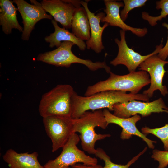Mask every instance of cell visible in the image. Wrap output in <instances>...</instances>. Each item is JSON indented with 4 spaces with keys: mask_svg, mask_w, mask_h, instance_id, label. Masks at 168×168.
Segmentation results:
<instances>
[{
    "mask_svg": "<svg viewBox=\"0 0 168 168\" xmlns=\"http://www.w3.org/2000/svg\"><path fill=\"white\" fill-rule=\"evenodd\" d=\"M149 98L143 94H132L121 91H105L89 96H80L75 92L72 98L71 117L72 119L79 118L90 110L107 109L113 111V105L115 104L133 100L149 102Z\"/></svg>",
    "mask_w": 168,
    "mask_h": 168,
    "instance_id": "cell-1",
    "label": "cell"
},
{
    "mask_svg": "<svg viewBox=\"0 0 168 168\" xmlns=\"http://www.w3.org/2000/svg\"><path fill=\"white\" fill-rule=\"evenodd\" d=\"M109 73L110 76L106 80L89 86L84 96H89L107 91H129L130 94H136L143 87L150 83L149 74L143 70L131 72L123 75L115 74L111 71Z\"/></svg>",
    "mask_w": 168,
    "mask_h": 168,
    "instance_id": "cell-2",
    "label": "cell"
},
{
    "mask_svg": "<svg viewBox=\"0 0 168 168\" xmlns=\"http://www.w3.org/2000/svg\"><path fill=\"white\" fill-rule=\"evenodd\" d=\"M73 133L78 132L82 149L90 154L95 155L96 149L95 144L98 141L110 137L109 134L96 133V127L105 129L108 125L101 110L94 111H88L79 118L73 119Z\"/></svg>",
    "mask_w": 168,
    "mask_h": 168,
    "instance_id": "cell-3",
    "label": "cell"
},
{
    "mask_svg": "<svg viewBox=\"0 0 168 168\" xmlns=\"http://www.w3.org/2000/svg\"><path fill=\"white\" fill-rule=\"evenodd\" d=\"M75 91L68 84H59L42 96L38 110L43 118L53 116L71 117L72 98Z\"/></svg>",
    "mask_w": 168,
    "mask_h": 168,
    "instance_id": "cell-4",
    "label": "cell"
},
{
    "mask_svg": "<svg viewBox=\"0 0 168 168\" xmlns=\"http://www.w3.org/2000/svg\"><path fill=\"white\" fill-rule=\"evenodd\" d=\"M75 44L70 41H64L57 49L51 51L40 53L37 58L38 61L57 67H69L75 63L82 64L91 71H94L103 68L106 70L108 66L105 61L93 62L89 59L78 57L72 52V48Z\"/></svg>",
    "mask_w": 168,
    "mask_h": 168,
    "instance_id": "cell-5",
    "label": "cell"
},
{
    "mask_svg": "<svg viewBox=\"0 0 168 168\" xmlns=\"http://www.w3.org/2000/svg\"><path fill=\"white\" fill-rule=\"evenodd\" d=\"M80 141L79 136L73 133L62 147L59 155L54 159L49 160L43 166L44 168H68L79 163L88 166L97 164L96 158L86 155L78 148L77 145Z\"/></svg>",
    "mask_w": 168,
    "mask_h": 168,
    "instance_id": "cell-6",
    "label": "cell"
},
{
    "mask_svg": "<svg viewBox=\"0 0 168 168\" xmlns=\"http://www.w3.org/2000/svg\"><path fill=\"white\" fill-rule=\"evenodd\" d=\"M73 122L71 117L53 116L43 118L46 132L52 142V152L62 148L73 133Z\"/></svg>",
    "mask_w": 168,
    "mask_h": 168,
    "instance_id": "cell-7",
    "label": "cell"
},
{
    "mask_svg": "<svg viewBox=\"0 0 168 168\" xmlns=\"http://www.w3.org/2000/svg\"><path fill=\"white\" fill-rule=\"evenodd\" d=\"M113 114L118 117L128 118L138 114L142 117L150 115L152 113L165 112L168 113V107L162 98L153 101L142 102L133 100L113 105Z\"/></svg>",
    "mask_w": 168,
    "mask_h": 168,
    "instance_id": "cell-8",
    "label": "cell"
},
{
    "mask_svg": "<svg viewBox=\"0 0 168 168\" xmlns=\"http://www.w3.org/2000/svg\"><path fill=\"white\" fill-rule=\"evenodd\" d=\"M168 64V61L164 60L155 54L149 57L139 66V70L147 72L150 79V85L147 90L144 91L142 94L147 95L149 98L153 96L154 91L159 90L161 94L165 96L168 94L166 86L162 84V80L166 72L164 66Z\"/></svg>",
    "mask_w": 168,
    "mask_h": 168,
    "instance_id": "cell-9",
    "label": "cell"
},
{
    "mask_svg": "<svg viewBox=\"0 0 168 168\" xmlns=\"http://www.w3.org/2000/svg\"><path fill=\"white\" fill-rule=\"evenodd\" d=\"M119 32L120 40L117 38L114 39L118 48V53L116 57L110 61V64L114 66L120 64L124 65L130 72L135 71L141 63L152 55L157 54L163 46L161 43L156 46L155 49L151 53L142 55L128 46L125 40V31L121 30Z\"/></svg>",
    "mask_w": 168,
    "mask_h": 168,
    "instance_id": "cell-10",
    "label": "cell"
},
{
    "mask_svg": "<svg viewBox=\"0 0 168 168\" xmlns=\"http://www.w3.org/2000/svg\"><path fill=\"white\" fill-rule=\"evenodd\" d=\"M30 1L32 4L24 0L13 1L17 5L22 19L24 28L21 39L24 40H29L31 33L38 22L42 19L52 20L53 18L52 16L46 13L41 3L34 0Z\"/></svg>",
    "mask_w": 168,
    "mask_h": 168,
    "instance_id": "cell-11",
    "label": "cell"
},
{
    "mask_svg": "<svg viewBox=\"0 0 168 168\" xmlns=\"http://www.w3.org/2000/svg\"><path fill=\"white\" fill-rule=\"evenodd\" d=\"M80 0H43L41 4L43 9L49 13L63 28L70 29L74 14L80 7Z\"/></svg>",
    "mask_w": 168,
    "mask_h": 168,
    "instance_id": "cell-12",
    "label": "cell"
},
{
    "mask_svg": "<svg viewBox=\"0 0 168 168\" xmlns=\"http://www.w3.org/2000/svg\"><path fill=\"white\" fill-rule=\"evenodd\" d=\"M103 111L108 125L110 124H114L122 128L120 134L121 139H129L132 135H135L142 138L150 148L154 149L155 147L153 143H156V141L148 138L147 135L141 133L136 126V123L141 119L139 115L136 114L128 118H122L114 115L107 109H104Z\"/></svg>",
    "mask_w": 168,
    "mask_h": 168,
    "instance_id": "cell-13",
    "label": "cell"
},
{
    "mask_svg": "<svg viewBox=\"0 0 168 168\" xmlns=\"http://www.w3.org/2000/svg\"><path fill=\"white\" fill-rule=\"evenodd\" d=\"M105 8L104 10L106 14L101 19V22L106 23L109 25L118 27L122 30L129 31L139 37H142L147 34L148 30L146 28H137L128 25L124 22L120 16L119 9L124 6V3L114 0L104 1Z\"/></svg>",
    "mask_w": 168,
    "mask_h": 168,
    "instance_id": "cell-14",
    "label": "cell"
},
{
    "mask_svg": "<svg viewBox=\"0 0 168 168\" xmlns=\"http://www.w3.org/2000/svg\"><path fill=\"white\" fill-rule=\"evenodd\" d=\"M80 3L85 8L87 14L91 31L90 39L86 41V48L88 49H91L96 53L99 54L104 49L102 42V35L104 29L109 26L106 23L102 26L100 25L101 19L105 16V14L100 12L95 15L94 13L89 10L87 2L80 1Z\"/></svg>",
    "mask_w": 168,
    "mask_h": 168,
    "instance_id": "cell-15",
    "label": "cell"
},
{
    "mask_svg": "<svg viewBox=\"0 0 168 168\" xmlns=\"http://www.w3.org/2000/svg\"><path fill=\"white\" fill-rule=\"evenodd\" d=\"M38 153L34 152L18 153L14 150L8 149L2 156L4 161L9 168H44L39 163Z\"/></svg>",
    "mask_w": 168,
    "mask_h": 168,
    "instance_id": "cell-16",
    "label": "cell"
},
{
    "mask_svg": "<svg viewBox=\"0 0 168 168\" xmlns=\"http://www.w3.org/2000/svg\"><path fill=\"white\" fill-rule=\"evenodd\" d=\"M9 0H0V25L3 32L6 35L12 33V29L18 30L20 32L23 28L19 24L17 17V8Z\"/></svg>",
    "mask_w": 168,
    "mask_h": 168,
    "instance_id": "cell-17",
    "label": "cell"
},
{
    "mask_svg": "<svg viewBox=\"0 0 168 168\" xmlns=\"http://www.w3.org/2000/svg\"><path fill=\"white\" fill-rule=\"evenodd\" d=\"M52 23L54 28V31L49 36L45 38L46 42L49 43V46L53 48L58 47L64 41H70L76 45L81 51H84L86 48V44L84 41L77 38L72 33L58 26L57 22L52 19Z\"/></svg>",
    "mask_w": 168,
    "mask_h": 168,
    "instance_id": "cell-18",
    "label": "cell"
},
{
    "mask_svg": "<svg viewBox=\"0 0 168 168\" xmlns=\"http://www.w3.org/2000/svg\"><path fill=\"white\" fill-rule=\"evenodd\" d=\"M72 33L84 41L91 38L90 23L87 12L83 7H77L73 15L71 27Z\"/></svg>",
    "mask_w": 168,
    "mask_h": 168,
    "instance_id": "cell-19",
    "label": "cell"
},
{
    "mask_svg": "<svg viewBox=\"0 0 168 168\" xmlns=\"http://www.w3.org/2000/svg\"><path fill=\"white\" fill-rule=\"evenodd\" d=\"M147 150V147H146L137 156L133 157L125 165L118 164L113 162L111 161L110 157L107 155L105 152L100 148H98L96 149L95 155L104 161L105 163L104 168H129L130 166L134 163L140 156L146 152Z\"/></svg>",
    "mask_w": 168,
    "mask_h": 168,
    "instance_id": "cell-20",
    "label": "cell"
},
{
    "mask_svg": "<svg viewBox=\"0 0 168 168\" xmlns=\"http://www.w3.org/2000/svg\"><path fill=\"white\" fill-rule=\"evenodd\" d=\"M156 8L161 10L160 14L157 16H152L146 12H142V17L147 21L152 26H154L157 21H161L168 15V0H161L156 2Z\"/></svg>",
    "mask_w": 168,
    "mask_h": 168,
    "instance_id": "cell-21",
    "label": "cell"
},
{
    "mask_svg": "<svg viewBox=\"0 0 168 168\" xmlns=\"http://www.w3.org/2000/svg\"><path fill=\"white\" fill-rule=\"evenodd\" d=\"M141 131L143 134H151L158 137L162 142L164 150L168 151V124L159 128H150L147 127H142Z\"/></svg>",
    "mask_w": 168,
    "mask_h": 168,
    "instance_id": "cell-22",
    "label": "cell"
},
{
    "mask_svg": "<svg viewBox=\"0 0 168 168\" xmlns=\"http://www.w3.org/2000/svg\"><path fill=\"white\" fill-rule=\"evenodd\" d=\"M146 0H124V8L120 12V15L123 21L127 18L129 12L137 7H141L145 5Z\"/></svg>",
    "mask_w": 168,
    "mask_h": 168,
    "instance_id": "cell-23",
    "label": "cell"
},
{
    "mask_svg": "<svg viewBox=\"0 0 168 168\" xmlns=\"http://www.w3.org/2000/svg\"><path fill=\"white\" fill-rule=\"evenodd\" d=\"M151 157L158 161V168H165L168 165V151L154 149Z\"/></svg>",
    "mask_w": 168,
    "mask_h": 168,
    "instance_id": "cell-24",
    "label": "cell"
},
{
    "mask_svg": "<svg viewBox=\"0 0 168 168\" xmlns=\"http://www.w3.org/2000/svg\"><path fill=\"white\" fill-rule=\"evenodd\" d=\"M162 26L166 28L168 30V23H163ZM157 55L160 58L164 60H166L168 57V31L166 42L164 46L160 49Z\"/></svg>",
    "mask_w": 168,
    "mask_h": 168,
    "instance_id": "cell-25",
    "label": "cell"
},
{
    "mask_svg": "<svg viewBox=\"0 0 168 168\" xmlns=\"http://www.w3.org/2000/svg\"><path fill=\"white\" fill-rule=\"evenodd\" d=\"M72 166L76 168H104L102 166L97 164L94 165L88 166L77 163Z\"/></svg>",
    "mask_w": 168,
    "mask_h": 168,
    "instance_id": "cell-26",
    "label": "cell"
},
{
    "mask_svg": "<svg viewBox=\"0 0 168 168\" xmlns=\"http://www.w3.org/2000/svg\"><path fill=\"white\" fill-rule=\"evenodd\" d=\"M68 168H75L72 166H71V167H68Z\"/></svg>",
    "mask_w": 168,
    "mask_h": 168,
    "instance_id": "cell-27",
    "label": "cell"
}]
</instances>
